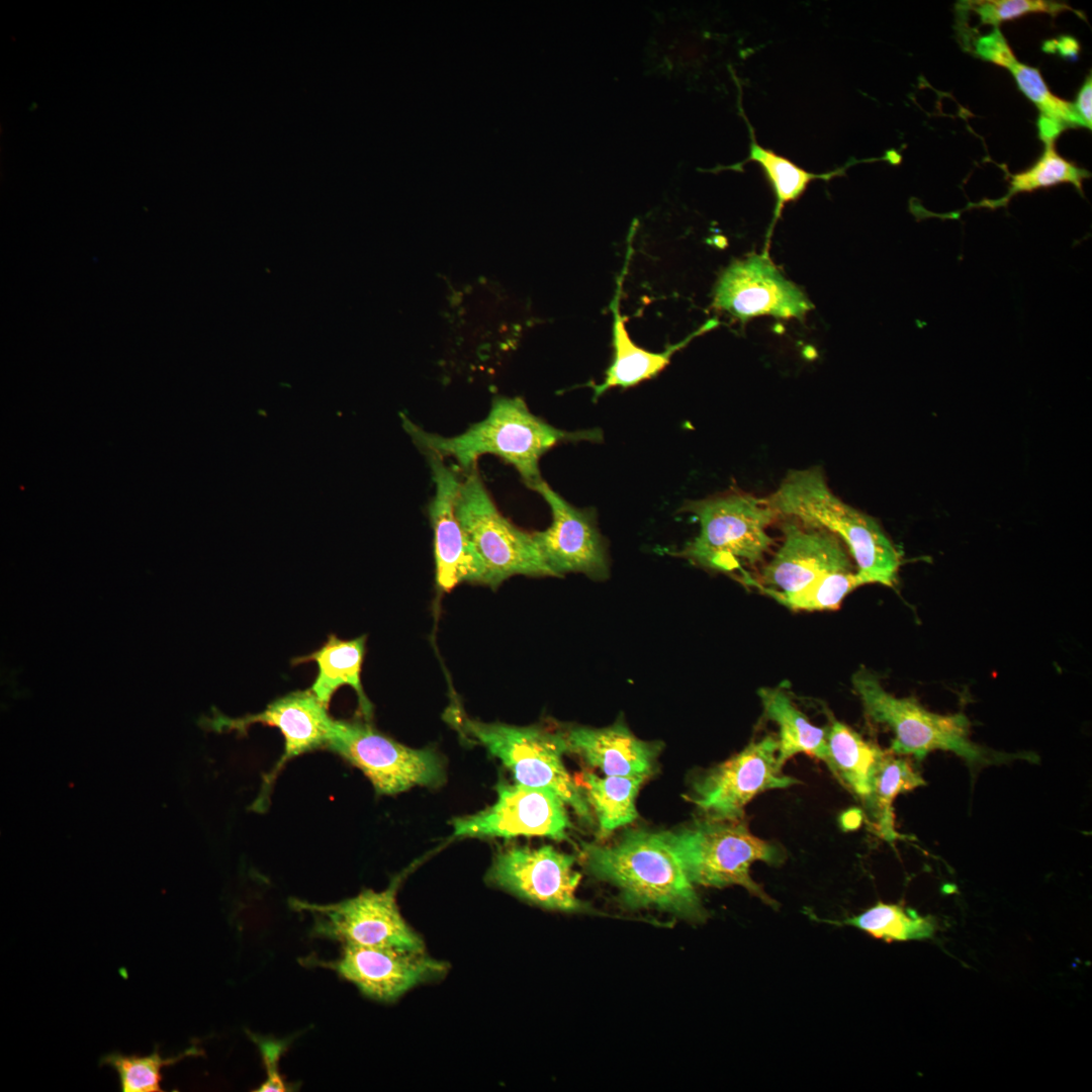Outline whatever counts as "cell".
<instances>
[{
    "mask_svg": "<svg viewBox=\"0 0 1092 1092\" xmlns=\"http://www.w3.org/2000/svg\"><path fill=\"white\" fill-rule=\"evenodd\" d=\"M575 860L551 845L508 847L494 854L485 881L549 910L585 912L589 906L576 897L581 875L574 870Z\"/></svg>",
    "mask_w": 1092,
    "mask_h": 1092,
    "instance_id": "cell-12",
    "label": "cell"
},
{
    "mask_svg": "<svg viewBox=\"0 0 1092 1092\" xmlns=\"http://www.w3.org/2000/svg\"><path fill=\"white\" fill-rule=\"evenodd\" d=\"M832 923L849 925L887 942L932 938L935 919L899 904L879 902L866 911Z\"/></svg>",
    "mask_w": 1092,
    "mask_h": 1092,
    "instance_id": "cell-30",
    "label": "cell"
},
{
    "mask_svg": "<svg viewBox=\"0 0 1092 1092\" xmlns=\"http://www.w3.org/2000/svg\"><path fill=\"white\" fill-rule=\"evenodd\" d=\"M251 1038L257 1044L261 1058L263 1060L266 1078L265 1081L256 1090L257 1092H283L287 1091V1085L282 1079L279 1072L280 1058L285 1051L287 1043L284 1040L276 1038L260 1037L258 1035H251Z\"/></svg>",
    "mask_w": 1092,
    "mask_h": 1092,
    "instance_id": "cell-34",
    "label": "cell"
},
{
    "mask_svg": "<svg viewBox=\"0 0 1092 1092\" xmlns=\"http://www.w3.org/2000/svg\"><path fill=\"white\" fill-rule=\"evenodd\" d=\"M402 423L422 453L451 457L463 473L476 466L480 456L492 454L511 464L531 489L542 480L539 460L548 450L559 443L602 438L597 429H557L532 414L521 397L495 398L483 420L452 437L427 432L404 417Z\"/></svg>",
    "mask_w": 1092,
    "mask_h": 1092,
    "instance_id": "cell-1",
    "label": "cell"
},
{
    "mask_svg": "<svg viewBox=\"0 0 1092 1092\" xmlns=\"http://www.w3.org/2000/svg\"><path fill=\"white\" fill-rule=\"evenodd\" d=\"M862 821V813L859 809L852 808L841 815L840 823L843 829L853 830L859 827Z\"/></svg>",
    "mask_w": 1092,
    "mask_h": 1092,
    "instance_id": "cell-37",
    "label": "cell"
},
{
    "mask_svg": "<svg viewBox=\"0 0 1092 1092\" xmlns=\"http://www.w3.org/2000/svg\"><path fill=\"white\" fill-rule=\"evenodd\" d=\"M737 85L739 88V110L747 124L750 135L749 155L746 159L737 164L719 167L713 171L716 172L725 169L738 171L748 162H754L759 165L768 180L776 197L774 216L766 238L765 251L768 252L769 239L777 221L782 216L785 206L788 203L797 201L804 194L812 181L818 179L828 181L834 177L842 176L850 164L826 173H813L803 169L772 150L760 146L756 141L752 125L743 112V107L741 106V89L738 83Z\"/></svg>",
    "mask_w": 1092,
    "mask_h": 1092,
    "instance_id": "cell-24",
    "label": "cell"
},
{
    "mask_svg": "<svg viewBox=\"0 0 1092 1092\" xmlns=\"http://www.w3.org/2000/svg\"><path fill=\"white\" fill-rule=\"evenodd\" d=\"M1055 42L1059 52L1065 57H1073L1079 52L1078 42L1072 37L1064 36L1060 41L1055 40Z\"/></svg>",
    "mask_w": 1092,
    "mask_h": 1092,
    "instance_id": "cell-38",
    "label": "cell"
},
{
    "mask_svg": "<svg viewBox=\"0 0 1092 1092\" xmlns=\"http://www.w3.org/2000/svg\"><path fill=\"white\" fill-rule=\"evenodd\" d=\"M863 584H868L867 580L856 570H851L827 574L794 593L758 589L788 609L810 612L837 609L849 593Z\"/></svg>",
    "mask_w": 1092,
    "mask_h": 1092,
    "instance_id": "cell-31",
    "label": "cell"
},
{
    "mask_svg": "<svg viewBox=\"0 0 1092 1092\" xmlns=\"http://www.w3.org/2000/svg\"><path fill=\"white\" fill-rule=\"evenodd\" d=\"M684 510L700 531L676 555L696 565L733 572L759 563L772 544L766 529L779 516L766 498L733 492L689 502Z\"/></svg>",
    "mask_w": 1092,
    "mask_h": 1092,
    "instance_id": "cell-6",
    "label": "cell"
},
{
    "mask_svg": "<svg viewBox=\"0 0 1092 1092\" xmlns=\"http://www.w3.org/2000/svg\"><path fill=\"white\" fill-rule=\"evenodd\" d=\"M925 784L908 759L886 750L876 770L870 797L863 804L871 824L881 838L893 842L901 837L895 829L894 800L899 794Z\"/></svg>",
    "mask_w": 1092,
    "mask_h": 1092,
    "instance_id": "cell-26",
    "label": "cell"
},
{
    "mask_svg": "<svg viewBox=\"0 0 1092 1092\" xmlns=\"http://www.w3.org/2000/svg\"><path fill=\"white\" fill-rule=\"evenodd\" d=\"M757 695L764 716L779 727L780 763L784 766L790 758L800 753L825 762L826 727L814 725L781 688H760Z\"/></svg>",
    "mask_w": 1092,
    "mask_h": 1092,
    "instance_id": "cell-25",
    "label": "cell"
},
{
    "mask_svg": "<svg viewBox=\"0 0 1092 1092\" xmlns=\"http://www.w3.org/2000/svg\"><path fill=\"white\" fill-rule=\"evenodd\" d=\"M367 997L392 1002L415 987L444 978L449 965L426 951L390 946L344 944L340 957L324 964Z\"/></svg>",
    "mask_w": 1092,
    "mask_h": 1092,
    "instance_id": "cell-17",
    "label": "cell"
},
{
    "mask_svg": "<svg viewBox=\"0 0 1092 1092\" xmlns=\"http://www.w3.org/2000/svg\"><path fill=\"white\" fill-rule=\"evenodd\" d=\"M663 833L693 884L740 886L763 903L778 907L751 878L750 867L755 861L779 866L786 858L785 852L778 844L753 835L744 819L705 818Z\"/></svg>",
    "mask_w": 1092,
    "mask_h": 1092,
    "instance_id": "cell-5",
    "label": "cell"
},
{
    "mask_svg": "<svg viewBox=\"0 0 1092 1092\" xmlns=\"http://www.w3.org/2000/svg\"><path fill=\"white\" fill-rule=\"evenodd\" d=\"M365 649V635L344 640L336 634H330L318 649L295 657L291 662L292 664L315 662L317 673L309 690L328 708L340 688L344 686L352 688L356 693L362 716L366 721H370L373 716V706L361 681Z\"/></svg>",
    "mask_w": 1092,
    "mask_h": 1092,
    "instance_id": "cell-22",
    "label": "cell"
},
{
    "mask_svg": "<svg viewBox=\"0 0 1092 1092\" xmlns=\"http://www.w3.org/2000/svg\"><path fill=\"white\" fill-rule=\"evenodd\" d=\"M851 684L868 718L893 732L889 749L893 753L921 760L933 750H946L973 765L992 761L995 754L971 740L970 722L964 714L940 715L914 698L895 697L866 667L852 674Z\"/></svg>",
    "mask_w": 1092,
    "mask_h": 1092,
    "instance_id": "cell-7",
    "label": "cell"
},
{
    "mask_svg": "<svg viewBox=\"0 0 1092 1092\" xmlns=\"http://www.w3.org/2000/svg\"><path fill=\"white\" fill-rule=\"evenodd\" d=\"M581 859L592 876L614 885L631 908H655L692 922L707 918L663 832L628 830L609 845L582 843Z\"/></svg>",
    "mask_w": 1092,
    "mask_h": 1092,
    "instance_id": "cell-2",
    "label": "cell"
},
{
    "mask_svg": "<svg viewBox=\"0 0 1092 1092\" xmlns=\"http://www.w3.org/2000/svg\"><path fill=\"white\" fill-rule=\"evenodd\" d=\"M975 52L984 61L1007 69L1017 58L998 27L976 40Z\"/></svg>",
    "mask_w": 1092,
    "mask_h": 1092,
    "instance_id": "cell-35",
    "label": "cell"
},
{
    "mask_svg": "<svg viewBox=\"0 0 1092 1092\" xmlns=\"http://www.w3.org/2000/svg\"><path fill=\"white\" fill-rule=\"evenodd\" d=\"M565 736L569 752L606 776L648 778L662 748L661 742L635 736L623 719L602 728L573 727Z\"/></svg>",
    "mask_w": 1092,
    "mask_h": 1092,
    "instance_id": "cell-20",
    "label": "cell"
},
{
    "mask_svg": "<svg viewBox=\"0 0 1092 1092\" xmlns=\"http://www.w3.org/2000/svg\"><path fill=\"white\" fill-rule=\"evenodd\" d=\"M548 504L552 522L533 537L553 576L570 572L604 580L609 575L606 543L590 510L573 507L543 479L532 487Z\"/></svg>",
    "mask_w": 1092,
    "mask_h": 1092,
    "instance_id": "cell-16",
    "label": "cell"
},
{
    "mask_svg": "<svg viewBox=\"0 0 1092 1092\" xmlns=\"http://www.w3.org/2000/svg\"><path fill=\"white\" fill-rule=\"evenodd\" d=\"M1092 78L1089 75L1078 92L1075 109L1083 121L1085 127L1091 129L1092 124Z\"/></svg>",
    "mask_w": 1092,
    "mask_h": 1092,
    "instance_id": "cell-36",
    "label": "cell"
},
{
    "mask_svg": "<svg viewBox=\"0 0 1092 1092\" xmlns=\"http://www.w3.org/2000/svg\"><path fill=\"white\" fill-rule=\"evenodd\" d=\"M629 258L630 254H627L625 268L618 279L617 289L610 304L613 313L614 357L603 382L593 386L595 398L612 387L627 388L656 376L670 363L674 353L685 348L696 337L719 325L716 318L709 320L682 341L668 346L662 352H650L636 345L627 332L626 317L621 314L620 309L622 284Z\"/></svg>",
    "mask_w": 1092,
    "mask_h": 1092,
    "instance_id": "cell-21",
    "label": "cell"
},
{
    "mask_svg": "<svg viewBox=\"0 0 1092 1092\" xmlns=\"http://www.w3.org/2000/svg\"><path fill=\"white\" fill-rule=\"evenodd\" d=\"M1022 93L1039 112L1037 127L1039 139L1055 144L1067 128L1085 126L1074 103L1055 95L1048 87L1038 69L1020 63L1017 59L1007 68Z\"/></svg>",
    "mask_w": 1092,
    "mask_h": 1092,
    "instance_id": "cell-29",
    "label": "cell"
},
{
    "mask_svg": "<svg viewBox=\"0 0 1092 1092\" xmlns=\"http://www.w3.org/2000/svg\"><path fill=\"white\" fill-rule=\"evenodd\" d=\"M964 3L966 8L968 7L979 16L981 24H990L994 27H998L1004 21L1032 13H1044L1055 17L1068 10L1082 16L1081 12L1068 4L1049 0H972Z\"/></svg>",
    "mask_w": 1092,
    "mask_h": 1092,
    "instance_id": "cell-33",
    "label": "cell"
},
{
    "mask_svg": "<svg viewBox=\"0 0 1092 1092\" xmlns=\"http://www.w3.org/2000/svg\"><path fill=\"white\" fill-rule=\"evenodd\" d=\"M199 1050L192 1046L183 1053L171 1057L162 1058L159 1048L146 1056L124 1055L112 1052L100 1059V1064L112 1068L119 1079L122 1092H159L163 1091L162 1070L191 1056H198Z\"/></svg>",
    "mask_w": 1092,
    "mask_h": 1092,
    "instance_id": "cell-32",
    "label": "cell"
},
{
    "mask_svg": "<svg viewBox=\"0 0 1092 1092\" xmlns=\"http://www.w3.org/2000/svg\"><path fill=\"white\" fill-rule=\"evenodd\" d=\"M490 807L452 820L454 837L545 836L568 839L572 828L565 802L553 791L499 781Z\"/></svg>",
    "mask_w": 1092,
    "mask_h": 1092,
    "instance_id": "cell-13",
    "label": "cell"
},
{
    "mask_svg": "<svg viewBox=\"0 0 1092 1092\" xmlns=\"http://www.w3.org/2000/svg\"><path fill=\"white\" fill-rule=\"evenodd\" d=\"M455 511L484 565L488 586L496 588L515 575L553 576L533 533L520 529L499 512L477 465L463 473Z\"/></svg>",
    "mask_w": 1092,
    "mask_h": 1092,
    "instance_id": "cell-8",
    "label": "cell"
},
{
    "mask_svg": "<svg viewBox=\"0 0 1092 1092\" xmlns=\"http://www.w3.org/2000/svg\"><path fill=\"white\" fill-rule=\"evenodd\" d=\"M826 744L824 763L863 805L870 797L876 770L886 750L835 718H831L826 726Z\"/></svg>",
    "mask_w": 1092,
    "mask_h": 1092,
    "instance_id": "cell-23",
    "label": "cell"
},
{
    "mask_svg": "<svg viewBox=\"0 0 1092 1092\" xmlns=\"http://www.w3.org/2000/svg\"><path fill=\"white\" fill-rule=\"evenodd\" d=\"M712 305L741 323L760 315L802 321L813 308L803 290L785 277L766 251L732 262L715 285Z\"/></svg>",
    "mask_w": 1092,
    "mask_h": 1092,
    "instance_id": "cell-14",
    "label": "cell"
},
{
    "mask_svg": "<svg viewBox=\"0 0 1092 1092\" xmlns=\"http://www.w3.org/2000/svg\"><path fill=\"white\" fill-rule=\"evenodd\" d=\"M326 749L360 769L377 795L438 787L445 781L444 762L435 750L408 747L369 721L335 719Z\"/></svg>",
    "mask_w": 1092,
    "mask_h": 1092,
    "instance_id": "cell-9",
    "label": "cell"
},
{
    "mask_svg": "<svg viewBox=\"0 0 1092 1092\" xmlns=\"http://www.w3.org/2000/svg\"><path fill=\"white\" fill-rule=\"evenodd\" d=\"M778 749V738L774 735L750 742L700 776L692 787L690 800L705 818L744 819L746 805L758 794L801 784L784 774Z\"/></svg>",
    "mask_w": 1092,
    "mask_h": 1092,
    "instance_id": "cell-11",
    "label": "cell"
},
{
    "mask_svg": "<svg viewBox=\"0 0 1092 1092\" xmlns=\"http://www.w3.org/2000/svg\"><path fill=\"white\" fill-rule=\"evenodd\" d=\"M646 779L618 776L600 778L588 771L583 772L582 792L599 820L601 836L609 835L638 817L635 799Z\"/></svg>",
    "mask_w": 1092,
    "mask_h": 1092,
    "instance_id": "cell-28",
    "label": "cell"
},
{
    "mask_svg": "<svg viewBox=\"0 0 1092 1092\" xmlns=\"http://www.w3.org/2000/svg\"><path fill=\"white\" fill-rule=\"evenodd\" d=\"M334 723L335 719L330 715L329 708L322 704L309 689L293 691L279 697L256 714L239 718L220 715L210 721L212 728L218 731L246 733L254 724L275 727L280 731L284 739V749L272 769L263 778L261 790L251 807L257 812L266 809L274 781L289 760L316 749H326Z\"/></svg>",
    "mask_w": 1092,
    "mask_h": 1092,
    "instance_id": "cell-15",
    "label": "cell"
},
{
    "mask_svg": "<svg viewBox=\"0 0 1092 1092\" xmlns=\"http://www.w3.org/2000/svg\"><path fill=\"white\" fill-rule=\"evenodd\" d=\"M784 540L772 559L763 567L757 587L794 593L821 577L854 570L845 545L832 533L785 518Z\"/></svg>",
    "mask_w": 1092,
    "mask_h": 1092,
    "instance_id": "cell-19",
    "label": "cell"
},
{
    "mask_svg": "<svg viewBox=\"0 0 1092 1092\" xmlns=\"http://www.w3.org/2000/svg\"><path fill=\"white\" fill-rule=\"evenodd\" d=\"M445 718L462 737L498 758L517 784L553 791L585 823L594 824L583 792L563 763V754L569 752L565 731L486 723L466 716L458 705H451Z\"/></svg>",
    "mask_w": 1092,
    "mask_h": 1092,
    "instance_id": "cell-4",
    "label": "cell"
},
{
    "mask_svg": "<svg viewBox=\"0 0 1092 1092\" xmlns=\"http://www.w3.org/2000/svg\"><path fill=\"white\" fill-rule=\"evenodd\" d=\"M435 484V494L428 506L434 533L435 577L442 592L458 584L487 585L486 571L466 537L455 511L461 476L459 469L445 463L436 454H425Z\"/></svg>",
    "mask_w": 1092,
    "mask_h": 1092,
    "instance_id": "cell-18",
    "label": "cell"
},
{
    "mask_svg": "<svg viewBox=\"0 0 1092 1092\" xmlns=\"http://www.w3.org/2000/svg\"><path fill=\"white\" fill-rule=\"evenodd\" d=\"M766 499L779 517L794 518L839 538L868 584L894 586L901 565L899 551L875 518L833 493L821 469L790 471Z\"/></svg>",
    "mask_w": 1092,
    "mask_h": 1092,
    "instance_id": "cell-3",
    "label": "cell"
},
{
    "mask_svg": "<svg viewBox=\"0 0 1092 1092\" xmlns=\"http://www.w3.org/2000/svg\"><path fill=\"white\" fill-rule=\"evenodd\" d=\"M1008 177V189L1004 196L998 199H983L979 202H970L966 208L949 213L960 214L970 208L985 207L995 209L1006 207L1011 198L1020 193H1031L1042 188H1049L1059 184H1071L1083 195V181L1090 177V172L1081 168L1071 161L1059 155L1055 144H1046L1040 158L1028 169L1011 174L1006 171Z\"/></svg>",
    "mask_w": 1092,
    "mask_h": 1092,
    "instance_id": "cell-27",
    "label": "cell"
},
{
    "mask_svg": "<svg viewBox=\"0 0 1092 1092\" xmlns=\"http://www.w3.org/2000/svg\"><path fill=\"white\" fill-rule=\"evenodd\" d=\"M408 870L395 876L388 887L329 904L290 899L292 909L309 913L313 932L343 944L390 946L426 951L421 935L405 921L397 905V891Z\"/></svg>",
    "mask_w": 1092,
    "mask_h": 1092,
    "instance_id": "cell-10",
    "label": "cell"
}]
</instances>
